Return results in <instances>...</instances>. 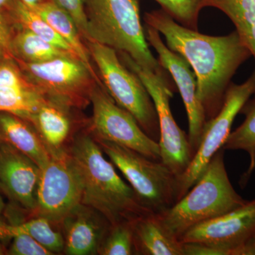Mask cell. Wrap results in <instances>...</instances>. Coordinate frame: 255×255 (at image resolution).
I'll return each instance as SVG.
<instances>
[{
    "label": "cell",
    "instance_id": "cell-17",
    "mask_svg": "<svg viewBox=\"0 0 255 255\" xmlns=\"http://www.w3.org/2000/svg\"><path fill=\"white\" fill-rule=\"evenodd\" d=\"M0 141L9 144L28 156L40 168L51 157L49 148L36 128L14 114L0 112Z\"/></svg>",
    "mask_w": 255,
    "mask_h": 255
},
{
    "label": "cell",
    "instance_id": "cell-15",
    "mask_svg": "<svg viewBox=\"0 0 255 255\" xmlns=\"http://www.w3.org/2000/svg\"><path fill=\"white\" fill-rule=\"evenodd\" d=\"M47 100L25 77L13 58L0 62V112L28 121Z\"/></svg>",
    "mask_w": 255,
    "mask_h": 255
},
{
    "label": "cell",
    "instance_id": "cell-5",
    "mask_svg": "<svg viewBox=\"0 0 255 255\" xmlns=\"http://www.w3.org/2000/svg\"><path fill=\"white\" fill-rule=\"evenodd\" d=\"M85 44L109 95L131 114L147 135L159 142L160 131L155 105L140 79L122 63L114 48L93 41Z\"/></svg>",
    "mask_w": 255,
    "mask_h": 255
},
{
    "label": "cell",
    "instance_id": "cell-11",
    "mask_svg": "<svg viewBox=\"0 0 255 255\" xmlns=\"http://www.w3.org/2000/svg\"><path fill=\"white\" fill-rule=\"evenodd\" d=\"M92 125L97 138L124 146L155 160H161L158 142L142 130L135 118L117 105L105 87L95 84L90 95Z\"/></svg>",
    "mask_w": 255,
    "mask_h": 255
},
{
    "label": "cell",
    "instance_id": "cell-10",
    "mask_svg": "<svg viewBox=\"0 0 255 255\" xmlns=\"http://www.w3.org/2000/svg\"><path fill=\"white\" fill-rule=\"evenodd\" d=\"M14 60L28 81L55 103L73 105L82 96L90 97L92 87L97 84L76 57L66 55L41 63Z\"/></svg>",
    "mask_w": 255,
    "mask_h": 255
},
{
    "label": "cell",
    "instance_id": "cell-6",
    "mask_svg": "<svg viewBox=\"0 0 255 255\" xmlns=\"http://www.w3.org/2000/svg\"><path fill=\"white\" fill-rule=\"evenodd\" d=\"M97 142L145 209L159 214L177 202V176L162 161L114 142L101 139Z\"/></svg>",
    "mask_w": 255,
    "mask_h": 255
},
{
    "label": "cell",
    "instance_id": "cell-3",
    "mask_svg": "<svg viewBox=\"0 0 255 255\" xmlns=\"http://www.w3.org/2000/svg\"><path fill=\"white\" fill-rule=\"evenodd\" d=\"M83 1L88 41H97L117 52L127 53L140 66L172 80L150 49L141 22L138 0Z\"/></svg>",
    "mask_w": 255,
    "mask_h": 255
},
{
    "label": "cell",
    "instance_id": "cell-1",
    "mask_svg": "<svg viewBox=\"0 0 255 255\" xmlns=\"http://www.w3.org/2000/svg\"><path fill=\"white\" fill-rule=\"evenodd\" d=\"M143 20L164 37L169 48L187 60L196 75L206 120L214 118L236 72L252 57L237 31L220 36L203 34L179 24L161 9L145 12Z\"/></svg>",
    "mask_w": 255,
    "mask_h": 255
},
{
    "label": "cell",
    "instance_id": "cell-20",
    "mask_svg": "<svg viewBox=\"0 0 255 255\" xmlns=\"http://www.w3.org/2000/svg\"><path fill=\"white\" fill-rule=\"evenodd\" d=\"M27 122L35 127L50 152L60 150L70 132V121L55 102L46 100Z\"/></svg>",
    "mask_w": 255,
    "mask_h": 255
},
{
    "label": "cell",
    "instance_id": "cell-36",
    "mask_svg": "<svg viewBox=\"0 0 255 255\" xmlns=\"http://www.w3.org/2000/svg\"><path fill=\"white\" fill-rule=\"evenodd\" d=\"M0 190H1V186H0Z\"/></svg>",
    "mask_w": 255,
    "mask_h": 255
},
{
    "label": "cell",
    "instance_id": "cell-29",
    "mask_svg": "<svg viewBox=\"0 0 255 255\" xmlns=\"http://www.w3.org/2000/svg\"><path fill=\"white\" fill-rule=\"evenodd\" d=\"M60 8L67 13L78 26L84 41H89L87 20L83 0H53Z\"/></svg>",
    "mask_w": 255,
    "mask_h": 255
},
{
    "label": "cell",
    "instance_id": "cell-30",
    "mask_svg": "<svg viewBox=\"0 0 255 255\" xmlns=\"http://www.w3.org/2000/svg\"><path fill=\"white\" fill-rule=\"evenodd\" d=\"M14 31V26L8 16L0 14V48L4 52L6 57L11 58H13L11 43Z\"/></svg>",
    "mask_w": 255,
    "mask_h": 255
},
{
    "label": "cell",
    "instance_id": "cell-35",
    "mask_svg": "<svg viewBox=\"0 0 255 255\" xmlns=\"http://www.w3.org/2000/svg\"><path fill=\"white\" fill-rule=\"evenodd\" d=\"M5 254V251L4 250V248H3L2 245L0 243V255H2Z\"/></svg>",
    "mask_w": 255,
    "mask_h": 255
},
{
    "label": "cell",
    "instance_id": "cell-2",
    "mask_svg": "<svg viewBox=\"0 0 255 255\" xmlns=\"http://www.w3.org/2000/svg\"><path fill=\"white\" fill-rule=\"evenodd\" d=\"M69 154L81 177L82 204L95 210L111 225L152 213L142 205L130 184L119 177L115 166L91 137H77Z\"/></svg>",
    "mask_w": 255,
    "mask_h": 255
},
{
    "label": "cell",
    "instance_id": "cell-21",
    "mask_svg": "<svg viewBox=\"0 0 255 255\" xmlns=\"http://www.w3.org/2000/svg\"><path fill=\"white\" fill-rule=\"evenodd\" d=\"M204 6L228 16L255 60V0H204Z\"/></svg>",
    "mask_w": 255,
    "mask_h": 255
},
{
    "label": "cell",
    "instance_id": "cell-12",
    "mask_svg": "<svg viewBox=\"0 0 255 255\" xmlns=\"http://www.w3.org/2000/svg\"><path fill=\"white\" fill-rule=\"evenodd\" d=\"M144 28L149 46L155 50L157 60L172 77L182 97L189 124L188 138L194 155L207 122L205 112L197 97V81L195 74L187 60L169 48L164 43L158 32L146 24Z\"/></svg>",
    "mask_w": 255,
    "mask_h": 255
},
{
    "label": "cell",
    "instance_id": "cell-25",
    "mask_svg": "<svg viewBox=\"0 0 255 255\" xmlns=\"http://www.w3.org/2000/svg\"><path fill=\"white\" fill-rule=\"evenodd\" d=\"M21 233L31 236L53 254L65 248L63 236L54 231L50 221L44 218L36 217L18 224H7L0 221V239H12Z\"/></svg>",
    "mask_w": 255,
    "mask_h": 255
},
{
    "label": "cell",
    "instance_id": "cell-26",
    "mask_svg": "<svg viewBox=\"0 0 255 255\" xmlns=\"http://www.w3.org/2000/svg\"><path fill=\"white\" fill-rule=\"evenodd\" d=\"M134 253L135 242L131 221L111 225L97 252L102 255H130Z\"/></svg>",
    "mask_w": 255,
    "mask_h": 255
},
{
    "label": "cell",
    "instance_id": "cell-33",
    "mask_svg": "<svg viewBox=\"0 0 255 255\" xmlns=\"http://www.w3.org/2000/svg\"><path fill=\"white\" fill-rule=\"evenodd\" d=\"M4 209V203L3 201L2 198H1V195H0V214L2 213L3 210Z\"/></svg>",
    "mask_w": 255,
    "mask_h": 255
},
{
    "label": "cell",
    "instance_id": "cell-23",
    "mask_svg": "<svg viewBox=\"0 0 255 255\" xmlns=\"http://www.w3.org/2000/svg\"><path fill=\"white\" fill-rule=\"evenodd\" d=\"M11 51L14 59L26 63H41L66 55L76 57L22 28H15Z\"/></svg>",
    "mask_w": 255,
    "mask_h": 255
},
{
    "label": "cell",
    "instance_id": "cell-4",
    "mask_svg": "<svg viewBox=\"0 0 255 255\" xmlns=\"http://www.w3.org/2000/svg\"><path fill=\"white\" fill-rule=\"evenodd\" d=\"M224 152L221 149L216 152L199 180L182 199L157 214L164 228L179 241L196 225L234 211L248 202L230 181Z\"/></svg>",
    "mask_w": 255,
    "mask_h": 255
},
{
    "label": "cell",
    "instance_id": "cell-22",
    "mask_svg": "<svg viewBox=\"0 0 255 255\" xmlns=\"http://www.w3.org/2000/svg\"><path fill=\"white\" fill-rule=\"evenodd\" d=\"M8 18L16 28L28 30L57 48L78 58L71 46L34 9L15 0L8 11Z\"/></svg>",
    "mask_w": 255,
    "mask_h": 255
},
{
    "label": "cell",
    "instance_id": "cell-32",
    "mask_svg": "<svg viewBox=\"0 0 255 255\" xmlns=\"http://www.w3.org/2000/svg\"><path fill=\"white\" fill-rule=\"evenodd\" d=\"M23 4L26 5L28 7L34 8L37 5L41 4L44 1H48V0H19Z\"/></svg>",
    "mask_w": 255,
    "mask_h": 255
},
{
    "label": "cell",
    "instance_id": "cell-34",
    "mask_svg": "<svg viewBox=\"0 0 255 255\" xmlns=\"http://www.w3.org/2000/svg\"><path fill=\"white\" fill-rule=\"evenodd\" d=\"M5 57H6V55H5L4 52L3 51V50L1 49V48H0V62H1V60L4 59ZM8 58H9V57H8Z\"/></svg>",
    "mask_w": 255,
    "mask_h": 255
},
{
    "label": "cell",
    "instance_id": "cell-16",
    "mask_svg": "<svg viewBox=\"0 0 255 255\" xmlns=\"http://www.w3.org/2000/svg\"><path fill=\"white\" fill-rule=\"evenodd\" d=\"M81 204L63 220L65 253L88 255L97 253L111 224L102 215Z\"/></svg>",
    "mask_w": 255,
    "mask_h": 255
},
{
    "label": "cell",
    "instance_id": "cell-8",
    "mask_svg": "<svg viewBox=\"0 0 255 255\" xmlns=\"http://www.w3.org/2000/svg\"><path fill=\"white\" fill-rule=\"evenodd\" d=\"M255 94V70L243 83H231L221 110L206 122L199 147L188 168L177 177V201L190 190L204 173L210 161L222 149L235 119L243 106Z\"/></svg>",
    "mask_w": 255,
    "mask_h": 255
},
{
    "label": "cell",
    "instance_id": "cell-24",
    "mask_svg": "<svg viewBox=\"0 0 255 255\" xmlns=\"http://www.w3.org/2000/svg\"><path fill=\"white\" fill-rule=\"evenodd\" d=\"M243 106L240 113L244 114L243 123L231 132L222 149L224 150H243L250 157V165L242 176L241 185H246L255 170V94Z\"/></svg>",
    "mask_w": 255,
    "mask_h": 255
},
{
    "label": "cell",
    "instance_id": "cell-13",
    "mask_svg": "<svg viewBox=\"0 0 255 255\" xmlns=\"http://www.w3.org/2000/svg\"><path fill=\"white\" fill-rule=\"evenodd\" d=\"M255 238V199L245 205L190 228L179 239L216 246L224 255H237L246 243Z\"/></svg>",
    "mask_w": 255,
    "mask_h": 255
},
{
    "label": "cell",
    "instance_id": "cell-28",
    "mask_svg": "<svg viewBox=\"0 0 255 255\" xmlns=\"http://www.w3.org/2000/svg\"><path fill=\"white\" fill-rule=\"evenodd\" d=\"M6 253V254L11 255H54L34 238L23 233L16 235L12 238V242Z\"/></svg>",
    "mask_w": 255,
    "mask_h": 255
},
{
    "label": "cell",
    "instance_id": "cell-19",
    "mask_svg": "<svg viewBox=\"0 0 255 255\" xmlns=\"http://www.w3.org/2000/svg\"><path fill=\"white\" fill-rule=\"evenodd\" d=\"M71 46L79 59L87 67L100 86H103L100 77L93 68L90 52L73 18L53 0H48L32 8Z\"/></svg>",
    "mask_w": 255,
    "mask_h": 255
},
{
    "label": "cell",
    "instance_id": "cell-14",
    "mask_svg": "<svg viewBox=\"0 0 255 255\" xmlns=\"http://www.w3.org/2000/svg\"><path fill=\"white\" fill-rule=\"evenodd\" d=\"M41 168L31 158L0 141L1 190L23 209L33 212Z\"/></svg>",
    "mask_w": 255,
    "mask_h": 255
},
{
    "label": "cell",
    "instance_id": "cell-27",
    "mask_svg": "<svg viewBox=\"0 0 255 255\" xmlns=\"http://www.w3.org/2000/svg\"><path fill=\"white\" fill-rule=\"evenodd\" d=\"M160 9L178 23L191 28H199V15L204 9V0H154Z\"/></svg>",
    "mask_w": 255,
    "mask_h": 255
},
{
    "label": "cell",
    "instance_id": "cell-7",
    "mask_svg": "<svg viewBox=\"0 0 255 255\" xmlns=\"http://www.w3.org/2000/svg\"><path fill=\"white\" fill-rule=\"evenodd\" d=\"M117 53L122 63L140 79L152 98L159 121L161 161L179 177L189 167L194 152L187 134L178 126L171 110L170 100L177 90L175 84L140 66L127 53Z\"/></svg>",
    "mask_w": 255,
    "mask_h": 255
},
{
    "label": "cell",
    "instance_id": "cell-9",
    "mask_svg": "<svg viewBox=\"0 0 255 255\" xmlns=\"http://www.w3.org/2000/svg\"><path fill=\"white\" fill-rule=\"evenodd\" d=\"M50 153L49 161L41 168L33 212L36 217L60 223L81 205L82 180L70 154L61 149Z\"/></svg>",
    "mask_w": 255,
    "mask_h": 255
},
{
    "label": "cell",
    "instance_id": "cell-18",
    "mask_svg": "<svg viewBox=\"0 0 255 255\" xmlns=\"http://www.w3.org/2000/svg\"><path fill=\"white\" fill-rule=\"evenodd\" d=\"M131 223L135 254L184 255L182 243L167 231L157 214L140 216Z\"/></svg>",
    "mask_w": 255,
    "mask_h": 255
},
{
    "label": "cell",
    "instance_id": "cell-31",
    "mask_svg": "<svg viewBox=\"0 0 255 255\" xmlns=\"http://www.w3.org/2000/svg\"><path fill=\"white\" fill-rule=\"evenodd\" d=\"M14 1L15 0H0V14L6 15Z\"/></svg>",
    "mask_w": 255,
    "mask_h": 255
}]
</instances>
